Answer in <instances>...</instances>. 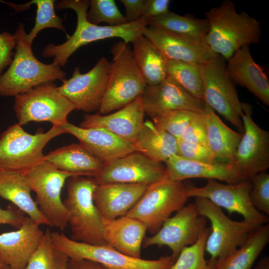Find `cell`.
Listing matches in <instances>:
<instances>
[{
	"mask_svg": "<svg viewBox=\"0 0 269 269\" xmlns=\"http://www.w3.org/2000/svg\"><path fill=\"white\" fill-rule=\"evenodd\" d=\"M90 0H62L55 5L57 10L70 8L77 15V26L71 36L61 44L50 43L43 49L42 55L45 58H52L53 63L61 67L67 63L71 55L80 47L90 43L105 39L118 37L125 43L133 42L141 35L147 26V20L142 17L137 20L119 26H102L89 22L86 18Z\"/></svg>",
	"mask_w": 269,
	"mask_h": 269,
	"instance_id": "obj_1",
	"label": "cell"
},
{
	"mask_svg": "<svg viewBox=\"0 0 269 269\" xmlns=\"http://www.w3.org/2000/svg\"><path fill=\"white\" fill-rule=\"evenodd\" d=\"M205 15L209 25L206 43L215 54L226 60L243 46L260 42V22L245 12L238 13L230 0L223 1Z\"/></svg>",
	"mask_w": 269,
	"mask_h": 269,
	"instance_id": "obj_2",
	"label": "cell"
},
{
	"mask_svg": "<svg viewBox=\"0 0 269 269\" xmlns=\"http://www.w3.org/2000/svg\"><path fill=\"white\" fill-rule=\"evenodd\" d=\"M15 52L7 70L0 76V96H14L39 85L64 79L66 73L53 62L43 63L34 55L22 23L14 33Z\"/></svg>",
	"mask_w": 269,
	"mask_h": 269,
	"instance_id": "obj_3",
	"label": "cell"
},
{
	"mask_svg": "<svg viewBox=\"0 0 269 269\" xmlns=\"http://www.w3.org/2000/svg\"><path fill=\"white\" fill-rule=\"evenodd\" d=\"M97 185L92 177H70L67 181V196L63 203L68 214L71 239L91 245H107L103 237L102 218L93 198Z\"/></svg>",
	"mask_w": 269,
	"mask_h": 269,
	"instance_id": "obj_4",
	"label": "cell"
},
{
	"mask_svg": "<svg viewBox=\"0 0 269 269\" xmlns=\"http://www.w3.org/2000/svg\"><path fill=\"white\" fill-rule=\"evenodd\" d=\"M113 55L106 91L99 114L107 115L125 107L143 94L147 84L134 59L132 49L123 40L111 49Z\"/></svg>",
	"mask_w": 269,
	"mask_h": 269,
	"instance_id": "obj_5",
	"label": "cell"
},
{
	"mask_svg": "<svg viewBox=\"0 0 269 269\" xmlns=\"http://www.w3.org/2000/svg\"><path fill=\"white\" fill-rule=\"evenodd\" d=\"M17 123L0 135V168L24 172L44 160L43 149L54 137L65 133L60 126H53L45 133L32 134Z\"/></svg>",
	"mask_w": 269,
	"mask_h": 269,
	"instance_id": "obj_6",
	"label": "cell"
},
{
	"mask_svg": "<svg viewBox=\"0 0 269 269\" xmlns=\"http://www.w3.org/2000/svg\"><path fill=\"white\" fill-rule=\"evenodd\" d=\"M188 198L186 186L182 181L163 178L148 185L125 216L139 221L154 235L173 212L184 206Z\"/></svg>",
	"mask_w": 269,
	"mask_h": 269,
	"instance_id": "obj_7",
	"label": "cell"
},
{
	"mask_svg": "<svg viewBox=\"0 0 269 269\" xmlns=\"http://www.w3.org/2000/svg\"><path fill=\"white\" fill-rule=\"evenodd\" d=\"M195 199L194 203L199 214L211 223L205 250L210 255V260L216 262V264L223 261L243 245L261 226L245 220L233 221L208 199L200 197Z\"/></svg>",
	"mask_w": 269,
	"mask_h": 269,
	"instance_id": "obj_8",
	"label": "cell"
},
{
	"mask_svg": "<svg viewBox=\"0 0 269 269\" xmlns=\"http://www.w3.org/2000/svg\"><path fill=\"white\" fill-rule=\"evenodd\" d=\"M225 60L216 54L200 64L203 101L243 134L242 103L235 84L227 74Z\"/></svg>",
	"mask_w": 269,
	"mask_h": 269,
	"instance_id": "obj_9",
	"label": "cell"
},
{
	"mask_svg": "<svg viewBox=\"0 0 269 269\" xmlns=\"http://www.w3.org/2000/svg\"><path fill=\"white\" fill-rule=\"evenodd\" d=\"M13 109L21 126L29 122H48L60 126L76 107L58 91L53 82L44 83L14 97Z\"/></svg>",
	"mask_w": 269,
	"mask_h": 269,
	"instance_id": "obj_10",
	"label": "cell"
},
{
	"mask_svg": "<svg viewBox=\"0 0 269 269\" xmlns=\"http://www.w3.org/2000/svg\"><path fill=\"white\" fill-rule=\"evenodd\" d=\"M55 248L69 259H85L98 262L108 269H169L173 264L171 256L156 260L134 258L108 245H95L78 242L62 232H51Z\"/></svg>",
	"mask_w": 269,
	"mask_h": 269,
	"instance_id": "obj_11",
	"label": "cell"
},
{
	"mask_svg": "<svg viewBox=\"0 0 269 269\" xmlns=\"http://www.w3.org/2000/svg\"><path fill=\"white\" fill-rule=\"evenodd\" d=\"M22 172L36 194L40 211L51 227L64 231L68 225V214L61 198L62 189L68 178L79 175L58 170L44 160Z\"/></svg>",
	"mask_w": 269,
	"mask_h": 269,
	"instance_id": "obj_12",
	"label": "cell"
},
{
	"mask_svg": "<svg viewBox=\"0 0 269 269\" xmlns=\"http://www.w3.org/2000/svg\"><path fill=\"white\" fill-rule=\"evenodd\" d=\"M186 186L189 198H205L220 208L226 209L230 214H240L247 222L262 225L269 221L267 215L258 211L251 203L250 193L252 184L250 179L227 184L209 179L203 187H198L192 184Z\"/></svg>",
	"mask_w": 269,
	"mask_h": 269,
	"instance_id": "obj_13",
	"label": "cell"
},
{
	"mask_svg": "<svg viewBox=\"0 0 269 269\" xmlns=\"http://www.w3.org/2000/svg\"><path fill=\"white\" fill-rule=\"evenodd\" d=\"M112 66V62L102 57L94 67L85 73L79 67L71 77L62 80L58 91L73 103L76 109L86 113L99 110L104 99Z\"/></svg>",
	"mask_w": 269,
	"mask_h": 269,
	"instance_id": "obj_14",
	"label": "cell"
},
{
	"mask_svg": "<svg viewBox=\"0 0 269 269\" xmlns=\"http://www.w3.org/2000/svg\"><path fill=\"white\" fill-rule=\"evenodd\" d=\"M207 219L201 215L194 203L184 206L166 220L153 235L143 239L142 247L166 246L175 262L185 247L194 244L206 228Z\"/></svg>",
	"mask_w": 269,
	"mask_h": 269,
	"instance_id": "obj_15",
	"label": "cell"
},
{
	"mask_svg": "<svg viewBox=\"0 0 269 269\" xmlns=\"http://www.w3.org/2000/svg\"><path fill=\"white\" fill-rule=\"evenodd\" d=\"M242 108L244 132L232 162L248 179L257 173L266 172L269 167V132L254 122L250 104L242 103Z\"/></svg>",
	"mask_w": 269,
	"mask_h": 269,
	"instance_id": "obj_16",
	"label": "cell"
},
{
	"mask_svg": "<svg viewBox=\"0 0 269 269\" xmlns=\"http://www.w3.org/2000/svg\"><path fill=\"white\" fill-rule=\"evenodd\" d=\"M165 166L138 151L104 163L94 178L97 184L122 183L148 185L162 179Z\"/></svg>",
	"mask_w": 269,
	"mask_h": 269,
	"instance_id": "obj_17",
	"label": "cell"
},
{
	"mask_svg": "<svg viewBox=\"0 0 269 269\" xmlns=\"http://www.w3.org/2000/svg\"><path fill=\"white\" fill-rule=\"evenodd\" d=\"M142 106L145 114L152 118L165 112L177 110L201 113L203 111L205 104L167 76L157 84L147 85L142 94Z\"/></svg>",
	"mask_w": 269,
	"mask_h": 269,
	"instance_id": "obj_18",
	"label": "cell"
},
{
	"mask_svg": "<svg viewBox=\"0 0 269 269\" xmlns=\"http://www.w3.org/2000/svg\"><path fill=\"white\" fill-rule=\"evenodd\" d=\"M144 115L141 95L113 113L86 114L79 126L102 129L134 143L144 123Z\"/></svg>",
	"mask_w": 269,
	"mask_h": 269,
	"instance_id": "obj_19",
	"label": "cell"
},
{
	"mask_svg": "<svg viewBox=\"0 0 269 269\" xmlns=\"http://www.w3.org/2000/svg\"><path fill=\"white\" fill-rule=\"evenodd\" d=\"M43 235L39 225L25 216L17 230L0 234V256L3 262L9 269H24Z\"/></svg>",
	"mask_w": 269,
	"mask_h": 269,
	"instance_id": "obj_20",
	"label": "cell"
},
{
	"mask_svg": "<svg viewBox=\"0 0 269 269\" xmlns=\"http://www.w3.org/2000/svg\"><path fill=\"white\" fill-rule=\"evenodd\" d=\"M164 163V178L170 180L182 181L199 178L235 184L247 179L237 171L232 162H204L186 159L175 154Z\"/></svg>",
	"mask_w": 269,
	"mask_h": 269,
	"instance_id": "obj_21",
	"label": "cell"
},
{
	"mask_svg": "<svg viewBox=\"0 0 269 269\" xmlns=\"http://www.w3.org/2000/svg\"><path fill=\"white\" fill-rule=\"evenodd\" d=\"M60 126L104 163L136 151L133 143L102 129L83 128L68 122Z\"/></svg>",
	"mask_w": 269,
	"mask_h": 269,
	"instance_id": "obj_22",
	"label": "cell"
},
{
	"mask_svg": "<svg viewBox=\"0 0 269 269\" xmlns=\"http://www.w3.org/2000/svg\"><path fill=\"white\" fill-rule=\"evenodd\" d=\"M148 186L145 184L122 183L97 184L93 194V201L102 218L116 219L127 214Z\"/></svg>",
	"mask_w": 269,
	"mask_h": 269,
	"instance_id": "obj_23",
	"label": "cell"
},
{
	"mask_svg": "<svg viewBox=\"0 0 269 269\" xmlns=\"http://www.w3.org/2000/svg\"><path fill=\"white\" fill-rule=\"evenodd\" d=\"M142 34L168 59L202 64L216 55L207 44L154 26L147 25Z\"/></svg>",
	"mask_w": 269,
	"mask_h": 269,
	"instance_id": "obj_24",
	"label": "cell"
},
{
	"mask_svg": "<svg viewBox=\"0 0 269 269\" xmlns=\"http://www.w3.org/2000/svg\"><path fill=\"white\" fill-rule=\"evenodd\" d=\"M227 60V72L234 84L246 88L269 106V79L264 69L254 60L250 45L243 46Z\"/></svg>",
	"mask_w": 269,
	"mask_h": 269,
	"instance_id": "obj_25",
	"label": "cell"
},
{
	"mask_svg": "<svg viewBox=\"0 0 269 269\" xmlns=\"http://www.w3.org/2000/svg\"><path fill=\"white\" fill-rule=\"evenodd\" d=\"M106 244L120 253L140 258V250L147 229L139 221L126 216L114 219L102 218Z\"/></svg>",
	"mask_w": 269,
	"mask_h": 269,
	"instance_id": "obj_26",
	"label": "cell"
},
{
	"mask_svg": "<svg viewBox=\"0 0 269 269\" xmlns=\"http://www.w3.org/2000/svg\"><path fill=\"white\" fill-rule=\"evenodd\" d=\"M32 191L23 172L10 171L0 172V197L9 201L39 226L51 227L32 198Z\"/></svg>",
	"mask_w": 269,
	"mask_h": 269,
	"instance_id": "obj_27",
	"label": "cell"
},
{
	"mask_svg": "<svg viewBox=\"0 0 269 269\" xmlns=\"http://www.w3.org/2000/svg\"><path fill=\"white\" fill-rule=\"evenodd\" d=\"M44 160L61 171L94 177L104 163L80 143L59 147L44 155Z\"/></svg>",
	"mask_w": 269,
	"mask_h": 269,
	"instance_id": "obj_28",
	"label": "cell"
},
{
	"mask_svg": "<svg viewBox=\"0 0 269 269\" xmlns=\"http://www.w3.org/2000/svg\"><path fill=\"white\" fill-rule=\"evenodd\" d=\"M202 115L208 147L218 161L233 162L243 134L228 127L215 111L206 104Z\"/></svg>",
	"mask_w": 269,
	"mask_h": 269,
	"instance_id": "obj_29",
	"label": "cell"
},
{
	"mask_svg": "<svg viewBox=\"0 0 269 269\" xmlns=\"http://www.w3.org/2000/svg\"><path fill=\"white\" fill-rule=\"evenodd\" d=\"M133 144L136 151L154 161L162 163L176 154L178 139L147 120L144 122Z\"/></svg>",
	"mask_w": 269,
	"mask_h": 269,
	"instance_id": "obj_30",
	"label": "cell"
},
{
	"mask_svg": "<svg viewBox=\"0 0 269 269\" xmlns=\"http://www.w3.org/2000/svg\"><path fill=\"white\" fill-rule=\"evenodd\" d=\"M132 43L134 59L147 85H154L165 79L167 76L165 56L142 34Z\"/></svg>",
	"mask_w": 269,
	"mask_h": 269,
	"instance_id": "obj_31",
	"label": "cell"
},
{
	"mask_svg": "<svg viewBox=\"0 0 269 269\" xmlns=\"http://www.w3.org/2000/svg\"><path fill=\"white\" fill-rule=\"evenodd\" d=\"M147 25L160 28L197 43L207 44L206 37L209 25L206 18H197L188 14L182 16L169 11L149 20Z\"/></svg>",
	"mask_w": 269,
	"mask_h": 269,
	"instance_id": "obj_32",
	"label": "cell"
},
{
	"mask_svg": "<svg viewBox=\"0 0 269 269\" xmlns=\"http://www.w3.org/2000/svg\"><path fill=\"white\" fill-rule=\"evenodd\" d=\"M269 242V225L260 226L245 243L213 269H251L256 260Z\"/></svg>",
	"mask_w": 269,
	"mask_h": 269,
	"instance_id": "obj_33",
	"label": "cell"
},
{
	"mask_svg": "<svg viewBox=\"0 0 269 269\" xmlns=\"http://www.w3.org/2000/svg\"><path fill=\"white\" fill-rule=\"evenodd\" d=\"M7 4L15 12L23 11L29 8L32 4L36 6V14L35 24L28 34L26 35L27 41L32 45L38 33L46 28H55L66 32L63 20L59 17L55 11V0H32L22 4L0 0Z\"/></svg>",
	"mask_w": 269,
	"mask_h": 269,
	"instance_id": "obj_34",
	"label": "cell"
},
{
	"mask_svg": "<svg viewBox=\"0 0 269 269\" xmlns=\"http://www.w3.org/2000/svg\"><path fill=\"white\" fill-rule=\"evenodd\" d=\"M200 64L167 59V76L195 98L203 100Z\"/></svg>",
	"mask_w": 269,
	"mask_h": 269,
	"instance_id": "obj_35",
	"label": "cell"
},
{
	"mask_svg": "<svg viewBox=\"0 0 269 269\" xmlns=\"http://www.w3.org/2000/svg\"><path fill=\"white\" fill-rule=\"evenodd\" d=\"M210 228L206 227L197 241L185 247L169 269H213L216 262L207 261L204 257L206 240Z\"/></svg>",
	"mask_w": 269,
	"mask_h": 269,
	"instance_id": "obj_36",
	"label": "cell"
},
{
	"mask_svg": "<svg viewBox=\"0 0 269 269\" xmlns=\"http://www.w3.org/2000/svg\"><path fill=\"white\" fill-rule=\"evenodd\" d=\"M89 7L86 18L92 24L106 22L110 26H119L127 23L114 0H90Z\"/></svg>",
	"mask_w": 269,
	"mask_h": 269,
	"instance_id": "obj_37",
	"label": "cell"
},
{
	"mask_svg": "<svg viewBox=\"0 0 269 269\" xmlns=\"http://www.w3.org/2000/svg\"><path fill=\"white\" fill-rule=\"evenodd\" d=\"M47 229L24 269H57L60 252L54 247Z\"/></svg>",
	"mask_w": 269,
	"mask_h": 269,
	"instance_id": "obj_38",
	"label": "cell"
},
{
	"mask_svg": "<svg viewBox=\"0 0 269 269\" xmlns=\"http://www.w3.org/2000/svg\"><path fill=\"white\" fill-rule=\"evenodd\" d=\"M195 113L186 110L168 111L152 118V122L157 128L179 139Z\"/></svg>",
	"mask_w": 269,
	"mask_h": 269,
	"instance_id": "obj_39",
	"label": "cell"
},
{
	"mask_svg": "<svg viewBox=\"0 0 269 269\" xmlns=\"http://www.w3.org/2000/svg\"><path fill=\"white\" fill-rule=\"evenodd\" d=\"M252 184L250 199L253 206L260 212L269 215V174L257 173L249 178Z\"/></svg>",
	"mask_w": 269,
	"mask_h": 269,
	"instance_id": "obj_40",
	"label": "cell"
},
{
	"mask_svg": "<svg viewBox=\"0 0 269 269\" xmlns=\"http://www.w3.org/2000/svg\"><path fill=\"white\" fill-rule=\"evenodd\" d=\"M176 155L186 159L204 162L213 163L218 161L207 146L181 139H178Z\"/></svg>",
	"mask_w": 269,
	"mask_h": 269,
	"instance_id": "obj_41",
	"label": "cell"
},
{
	"mask_svg": "<svg viewBox=\"0 0 269 269\" xmlns=\"http://www.w3.org/2000/svg\"><path fill=\"white\" fill-rule=\"evenodd\" d=\"M179 139L207 146L206 127L202 112L195 113Z\"/></svg>",
	"mask_w": 269,
	"mask_h": 269,
	"instance_id": "obj_42",
	"label": "cell"
},
{
	"mask_svg": "<svg viewBox=\"0 0 269 269\" xmlns=\"http://www.w3.org/2000/svg\"><path fill=\"white\" fill-rule=\"evenodd\" d=\"M16 46L15 37L6 31L0 33V76L6 67L11 63Z\"/></svg>",
	"mask_w": 269,
	"mask_h": 269,
	"instance_id": "obj_43",
	"label": "cell"
},
{
	"mask_svg": "<svg viewBox=\"0 0 269 269\" xmlns=\"http://www.w3.org/2000/svg\"><path fill=\"white\" fill-rule=\"evenodd\" d=\"M24 214L12 204L6 209L0 207V224H7L19 228L25 217Z\"/></svg>",
	"mask_w": 269,
	"mask_h": 269,
	"instance_id": "obj_44",
	"label": "cell"
},
{
	"mask_svg": "<svg viewBox=\"0 0 269 269\" xmlns=\"http://www.w3.org/2000/svg\"><path fill=\"white\" fill-rule=\"evenodd\" d=\"M125 8L127 23L134 22L143 17L145 0H120Z\"/></svg>",
	"mask_w": 269,
	"mask_h": 269,
	"instance_id": "obj_45",
	"label": "cell"
},
{
	"mask_svg": "<svg viewBox=\"0 0 269 269\" xmlns=\"http://www.w3.org/2000/svg\"><path fill=\"white\" fill-rule=\"evenodd\" d=\"M169 0H145L143 17L147 21L169 11Z\"/></svg>",
	"mask_w": 269,
	"mask_h": 269,
	"instance_id": "obj_46",
	"label": "cell"
},
{
	"mask_svg": "<svg viewBox=\"0 0 269 269\" xmlns=\"http://www.w3.org/2000/svg\"><path fill=\"white\" fill-rule=\"evenodd\" d=\"M67 269H108L103 265L85 259H69L66 263Z\"/></svg>",
	"mask_w": 269,
	"mask_h": 269,
	"instance_id": "obj_47",
	"label": "cell"
},
{
	"mask_svg": "<svg viewBox=\"0 0 269 269\" xmlns=\"http://www.w3.org/2000/svg\"><path fill=\"white\" fill-rule=\"evenodd\" d=\"M255 269H269V258L267 256L261 258L256 265Z\"/></svg>",
	"mask_w": 269,
	"mask_h": 269,
	"instance_id": "obj_48",
	"label": "cell"
},
{
	"mask_svg": "<svg viewBox=\"0 0 269 269\" xmlns=\"http://www.w3.org/2000/svg\"><path fill=\"white\" fill-rule=\"evenodd\" d=\"M68 260V258L65 255L61 253L57 269H67L66 263Z\"/></svg>",
	"mask_w": 269,
	"mask_h": 269,
	"instance_id": "obj_49",
	"label": "cell"
},
{
	"mask_svg": "<svg viewBox=\"0 0 269 269\" xmlns=\"http://www.w3.org/2000/svg\"><path fill=\"white\" fill-rule=\"evenodd\" d=\"M8 267L3 262L0 256V269Z\"/></svg>",
	"mask_w": 269,
	"mask_h": 269,
	"instance_id": "obj_50",
	"label": "cell"
},
{
	"mask_svg": "<svg viewBox=\"0 0 269 269\" xmlns=\"http://www.w3.org/2000/svg\"><path fill=\"white\" fill-rule=\"evenodd\" d=\"M2 269H9L8 267H6V268H3Z\"/></svg>",
	"mask_w": 269,
	"mask_h": 269,
	"instance_id": "obj_51",
	"label": "cell"
},
{
	"mask_svg": "<svg viewBox=\"0 0 269 269\" xmlns=\"http://www.w3.org/2000/svg\"><path fill=\"white\" fill-rule=\"evenodd\" d=\"M3 170H2L1 168H0V172H1V171H3Z\"/></svg>",
	"mask_w": 269,
	"mask_h": 269,
	"instance_id": "obj_52",
	"label": "cell"
}]
</instances>
